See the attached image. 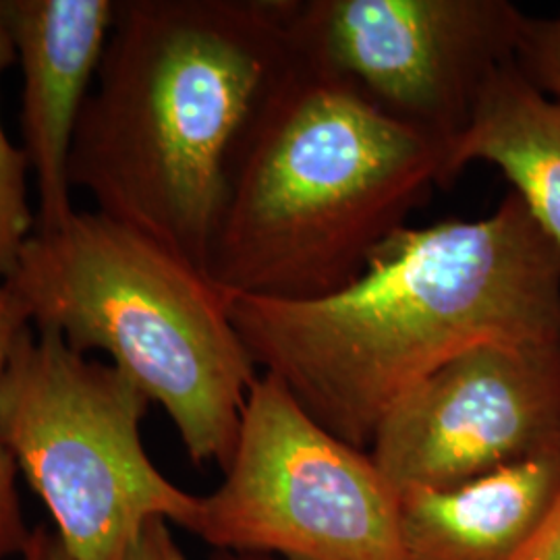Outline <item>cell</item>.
Returning <instances> with one entry per match:
<instances>
[{
  "label": "cell",
  "instance_id": "1",
  "mask_svg": "<svg viewBox=\"0 0 560 560\" xmlns=\"http://www.w3.org/2000/svg\"><path fill=\"white\" fill-rule=\"evenodd\" d=\"M229 312L264 374L337 439L370 451L390 409L460 353L559 342L560 243L509 191L481 219L402 226L337 293L231 295Z\"/></svg>",
  "mask_w": 560,
  "mask_h": 560
},
{
  "label": "cell",
  "instance_id": "6",
  "mask_svg": "<svg viewBox=\"0 0 560 560\" xmlns=\"http://www.w3.org/2000/svg\"><path fill=\"white\" fill-rule=\"evenodd\" d=\"M217 552L280 560H407L399 492L370 451L337 439L264 374L221 486L189 529Z\"/></svg>",
  "mask_w": 560,
  "mask_h": 560
},
{
  "label": "cell",
  "instance_id": "3",
  "mask_svg": "<svg viewBox=\"0 0 560 560\" xmlns=\"http://www.w3.org/2000/svg\"><path fill=\"white\" fill-rule=\"evenodd\" d=\"M446 183L442 143L293 57L231 156L208 275L231 295L337 293Z\"/></svg>",
  "mask_w": 560,
  "mask_h": 560
},
{
  "label": "cell",
  "instance_id": "16",
  "mask_svg": "<svg viewBox=\"0 0 560 560\" xmlns=\"http://www.w3.org/2000/svg\"><path fill=\"white\" fill-rule=\"evenodd\" d=\"M515 560H560V494L541 523L540 532Z\"/></svg>",
  "mask_w": 560,
  "mask_h": 560
},
{
  "label": "cell",
  "instance_id": "18",
  "mask_svg": "<svg viewBox=\"0 0 560 560\" xmlns=\"http://www.w3.org/2000/svg\"><path fill=\"white\" fill-rule=\"evenodd\" d=\"M42 540H44V525H38V527H34L32 540L21 560H42Z\"/></svg>",
  "mask_w": 560,
  "mask_h": 560
},
{
  "label": "cell",
  "instance_id": "7",
  "mask_svg": "<svg viewBox=\"0 0 560 560\" xmlns=\"http://www.w3.org/2000/svg\"><path fill=\"white\" fill-rule=\"evenodd\" d=\"M525 20L509 0H293L289 27L300 65L448 148Z\"/></svg>",
  "mask_w": 560,
  "mask_h": 560
},
{
  "label": "cell",
  "instance_id": "13",
  "mask_svg": "<svg viewBox=\"0 0 560 560\" xmlns=\"http://www.w3.org/2000/svg\"><path fill=\"white\" fill-rule=\"evenodd\" d=\"M25 326H30L27 318L9 289L0 282V378L11 347ZM18 476V463L0 439V560L23 559L34 534V527H27L21 511Z\"/></svg>",
  "mask_w": 560,
  "mask_h": 560
},
{
  "label": "cell",
  "instance_id": "9",
  "mask_svg": "<svg viewBox=\"0 0 560 560\" xmlns=\"http://www.w3.org/2000/svg\"><path fill=\"white\" fill-rule=\"evenodd\" d=\"M115 7L117 0H4L23 75L21 148L38 189L36 233H55L78 212L69 156Z\"/></svg>",
  "mask_w": 560,
  "mask_h": 560
},
{
  "label": "cell",
  "instance_id": "17",
  "mask_svg": "<svg viewBox=\"0 0 560 560\" xmlns=\"http://www.w3.org/2000/svg\"><path fill=\"white\" fill-rule=\"evenodd\" d=\"M42 560H73L65 550L57 532L48 529L46 525H44V540H42Z\"/></svg>",
  "mask_w": 560,
  "mask_h": 560
},
{
  "label": "cell",
  "instance_id": "8",
  "mask_svg": "<svg viewBox=\"0 0 560 560\" xmlns=\"http://www.w3.org/2000/svg\"><path fill=\"white\" fill-rule=\"evenodd\" d=\"M560 444L559 342H488L441 365L370 444L402 492L446 490Z\"/></svg>",
  "mask_w": 560,
  "mask_h": 560
},
{
  "label": "cell",
  "instance_id": "10",
  "mask_svg": "<svg viewBox=\"0 0 560 560\" xmlns=\"http://www.w3.org/2000/svg\"><path fill=\"white\" fill-rule=\"evenodd\" d=\"M560 494V444L446 490L399 494L407 560H515Z\"/></svg>",
  "mask_w": 560,
  "mask_h": 560
},
{
  "label": "cell",
  "instance_id": "19",
  "mask_svg": "<svg viewBox=\"0 0 560 560\" xmlns=\"http://www.w3.org/2000/svg\"><path fill=\"white\" fill-rule=\"evenodd\" d=\"M212 560H280L272 557H260V555H235V552H214Z\"/></svg>",
  "mask_w": 560,
  "mask_h": 560
},
{
  "label": "cell",
  "instance_id": "14",
  "mask_svg": "<svg viewBox=\"0 0 560 560\" xmlns=\"http://www.w3.org/2000/svg\"><path fill=\"white\" fill-rule=\"evenodd\" d=\"M515 62L527 80L560 101V9L552 18L527 15Z\"/></svg>",
  "mask_w": 560,
  "mask_h": 560
},
{
  "label": "cell",
  "instance_id": "2",
  "mask_svg": "<svg viewBox=\"0 0 560 560\" xmlns=\"http://www.w3.org/2000/svg\"><path fill=\"white\" fill-rule=\"evenodd\" d=\"M293 0H117L71 187L203 272L235 145L293 62Z\"/></svg>",
  "mask_w": 560,
  "mask_h": 560
},
{
  "label": "cell",
  "instance_id": "15",
  "mask_svg": "<svg viewBox=\"0 0 560 560\" xmlns=\"http://www.w3.org/2000/svg\"><path fill=\"white\" fill-rule=\"evenodd\" d=\"M120 560H187L168 527V521H150Z\"/></svg>",
  "mask_w": 560,
  "mask_h": 560
},
{
  "label": "cell",
  "instance_id": "11",
  "mask_svg": "<svg viewBox=\"0 0 560 560\" xmlns=\"http://www.w3.org/2000/svg\"><path fill=\"white\" fill-rule=\"evenodd\" d=\"M474 162L497 166L560 243V101L527 80L515 60L486 83L467 129L446 148L448 183Z\"/></svg>",
  "mask_w": 560,
  "mask_h": 560
},
{
  "label": "cell",
  "instance_id": "12",
  "mask_svg": "<svg viewBox=\"0 0 560 560\" xmlns=\"http://www.w3.org/2000/svg\"><path fill=\"white\" fill-rule=\"evenodd\" d=\"M18 65V50L9 32L4 0H0V78ZM30 162L13 141L9 140L0 120V282L9 279L25 243L36 233V214L27 200Z\"/></svg>",
  "mask_w": 560,
  "mask_h": 560
},
{
  "label": "cell",
  "instance_id": "4",
  "mask_svg": "<svg viewBox=\"0 0 560 560\" xmlns=\"http://www.w3.org/2000/svg\"><path fill=\"white\" fill-rule=\"evenodd\" d=\"M36 330L106 353L173 421L189 460L222 471L260 368L208 272L96 210L34 233L2 282Z\"/></svg>",
  "mask_w": 560,
  "mask_h": 560
},
{
  "label": "cell",
  "instance_id": "5",
  "mask_svg": "<svg viewBox=\"0 0 560 560\" xmlns=\"http://www.w3.org/2000/svg\"><path fill=\"white\" fill-rule=\"evenodd\" d=\"M152 400L113 363L25 326L0 378V439L73 560H120L154 520L191 529L200 497L152 463Z\"/></svg>",
  "mask_w": 560,
  "mask_h": 560
}]
</instances>
